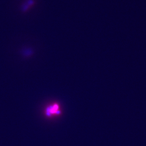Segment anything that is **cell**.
I'll use <instances>...</instances> for the list:
<instances>
[{
    "instance_id": "6da1fadb",
    "label": "cell",
    "mask_w": 146,
    "mask_h": 146,
    "mask_svg": "<svg viewBox=\"0 0 146 146\" xmlns=\"http://www.w3.org/2000/svg\"><path fill=\"white\" fill-rule=\"evenodd\" d=\"M35 0H25L22 3L21 7V11L22 13H26L30 10L35 4Z\"/></svg>"
},
{
    "instance_id": "7a4b0ae2",
    "label": "cell",
    "mask_w": 146,
    "mask_h": 146,
    "mask_svg": "<svg viewBox=\"0 0 146 146\" xmlns=\"http://www.w3.org/2000/svg\"><path fill=\"white\" fill-rule=\"evenodd\" d=\"M60 112L58 110V106L57 104L50 106L46 109V114L47 116H50L53 114H60Z\"/></svg>"
}]
</instances>
